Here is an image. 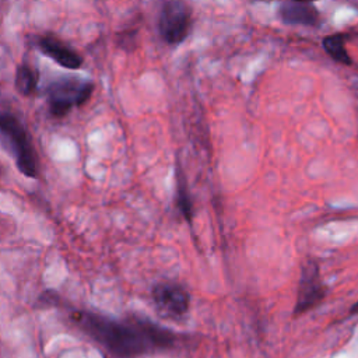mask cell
<instances>
[{"mask_svg":"<svg viewBox=\"0 0 358 358\" xmlns=\"http://www.w3.org/2000/svg\"><path fill=\"white\" fill-rule=\"evenodd\" d=\"M280 14L285 22L313 25L317 21V11L308 3H287L280 8Z\"/></svg>","mask_w":358,"mask_h":358,"instance_id":"cell-8","label":"cell"},{"mask_svg":"<svg viewBox=\"0 0 358 358\" xmlns=\"http://www.w3.org/2000/svg\"><path fill=\"white\" fill-rule=\"evenodd\" d=\"M36 83H38V76L35 70H32L29 66L22 64L17 69L15 85L22 95H29L36 88Z\"/></svg>","mask_w":358,"mask_h":358,"instance_id":"cell-9","label":"cell"},{"mask_svg":"<svg viewBox=\"0 0 358 358\" xmlns=\"http://www.w3.org/2000/svg\"><path fill=\"white\" fill-rule=\"evenodd\" d=\"M322 298H323V289H322V282L319 280L317 268L313 264H308L306 270L302 274L295 312L301 313L303 310L310 309Z\"/></svg>","mask_w":358,"mask_h":358,"instance_id":"cell-6","label":"cell"},{"mask_svg":"<svg viewBox=\"0 0 358 358\" xmlns=\"http://www.w3.org/2000/svg\"><path fill=\"white\" fill-rule=\"evenodd\" d=\"M190 27V15L187 7L179 0H171L164 6L161 14V34L169 43L182 42Z\"/></svg>","mask_w":358,"mask_h":358,"instance_id":"cell-4","label":"cell"},{"mask_svg":"<svg viewBox=\"0 0 358 358\" xmlns=\"http://www.w3.org/2000/svg\"><path fill=\"white\" fill-rule=\"evenodd\" d=\"M78 324L96 341L119 357H134L147 350L148 340L138 329H131L95 313H77Z\"/></svg>","mask_w":358,"mask_h":358,"instance_id":"cell-1","label":"cell"},{"mask_svg":"<svg viewBox=\"0 0 358 358\" xmlns=\"http://www.w3.org/2000/svg\"><path fill=\"white\" fill-rule=\"evenodd\" d=\"M352 310H354V312H357V310H358V302L354 305V309H352Z\"/></svg>","mask_w":358,"mask_h":358,"instance_id":"cell-11","label":"cell"},{"mask_svg":"<svg viewBox=\"0 0 358 358\" xmlns=\"http://www.w3.org/2000/svg\"><path fill=\"white\" fill-rule=\"evenodd\" d=\"M0 133L8 140L13 147L17 166L25 176L34 178L36 175V162L29 137L22 124L11 115L0 113Z\"/></svg>","mask_w":358,"mask_h":358,"instance_id":"cell-2","label":"cell"},{"mask_svg":"<svg viewBox=\"0 0 358 358\" xmlns=\"http://www.w3.org/2000/svg\"><path fill=\"white\" fill-rule=\"evenodd\" d=\"M39 48L43 53L52 57L56 63L67 69H78L83 63V59L69 46H64L55 38H43L39 42Z\"/></svg>","mask_w":358,"mask_h":358,"instance_id":"cell-7","label":"cell"},{"mask_svg":"<svg viewBox=\"0 0 358 358\" xmlns=\"http://www.w3.org/2000/svg\"><path fill=\"white\" fill-rule=\"evenodd\" d=\"M152 295L157 305L171 315H183L189 308V294L179 285L159 284Z\"/></svg>","mask_w":358,"mask_h":358,"instance_id":"cell-5","label":"cell"},{"mask_svg":"<svg viewBox=\"0 0 358 358\" xmlns=\"http://www.w3.org/2000/svg\"><path fill=\"white\" fill-rule=\"evenodd\" d=\"M92 92V84L78 81L76 78H63L53 83L49 90L50 110L56 116H62L74 105L84 103Z\"/></svg>","mask_w":358,"mask_h":358,"instance_id":"cell-3","label":"cell"},{"mask_svg":"<svg viewBox=\"0 0 358 358\" xmlns=\"http://www.w3.org/2000/svg\"><path fill=\"white\" fill-rule=\"evenodd\" d=\"M323 46H324L326 52L337 62H341L345 64L351 63V59L344 48V39L341 35H331V36L324 38Z\"/></svg>","mask_w":358,"mask_h":358,"instance_id":"cell-10","label":"cell"}]
</instances>
